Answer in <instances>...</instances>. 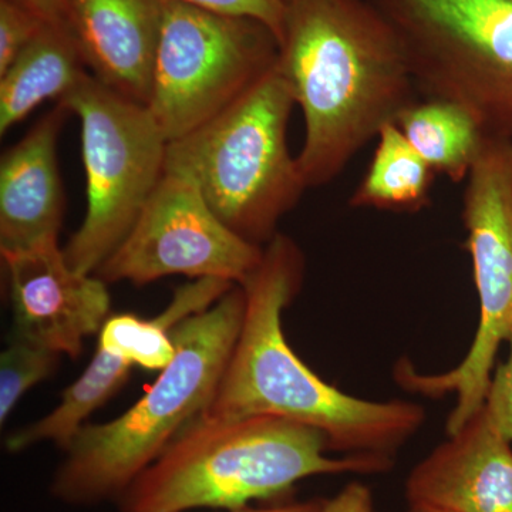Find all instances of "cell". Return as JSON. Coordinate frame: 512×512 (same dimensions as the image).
<instances>
[{
    "label": "cell",
    "instance_id": "19",
    "mask_svg": "<svg viewBox=\"0 0 512 512\" xmlns=\"http://www.w3.org/2000/svg\"><path fill=\"white\" fill-rule=\"evenodd\" d=\"M433 168L414 150L396 123L377 136V146L366 174L352 198L353 208L419 212L430 205Z\"/></svg>",
    "mask_w": 512,
    "mask_h": 512
},
{
    "label": "cell",
    "instance_id": "10",
    "mask_svg": "<svg viewBox=\"0 0 512 512\" xmlns=\"http://www.w3.org/2000/svg\"><path fill=\"white\" fill-rule=\"evenodd\" d=\"M262 256L264 247L245 241L217 217L190 173L165 165L136 224L94 275L107 285L144 286L175 275L242 285Z\"/></svg>",
    "mask_w": 512,
    "mask_h": 512
},
{
    "label": "cell",
    "instance_id": "17",
    "mask_svg": "<svg viewBox=\"0 0 512 512\" xmlns=\"http://www.w3.org/2000/svg\"><path fill=\"white\" fill-rule=\"evenodd\" d=\"M396 124L434 173L453 183L467 180L487 137L470 110L441 99L414 101Z\"/></svg>",
    "mask_w": 512,
    "mask_h": 512
},
{
    "label": "cell",
    "instance_id": "7",
    "mask_svg": "<svg viewBox=\"0 0 512 512\" xmlns=\"http://www.w3.org/2000/svg\"><path fill=\"white\" fill-rule=\"evenodd\" d=\"M82 126L87 210L63 248L74 271L94 275L126 239L165 171L168 140L150 109L89 74L59 101Z\"/></svg>",
    "mask_w": 512,
    "mask_h": 512
},
{
    "label": "cell",
    "instance_id": "2",
    "mask_svg": "<svg viewBox=\"0 0 512 512\" xmlns=\"http://www.w3.org/2000/svg\"><path fill=\"white\" fill-rule=\"evenodd\" d=\"M302 249L278 234L264 247L261 264L242 284L245 313L207 420L279 417L320 431L330 451L393 460L423 426L420 404L370 402L320 379L289 346L282 313L301 291Z\"/></svg>",
    "mask_w": 512,
    "mask_h": 512
},
{
    "label": "cell",
    "instance_id": "21",
    "mask_svg": "<svg viewBox=\"0 0 512 512\" xmlns=\"http://www.w3.org/2000/svg\"><path fill=\"white\" fill-rule=\"evenodd\" d=\"M47 20L15 0H0V74L33 42Z\"/></svg>",
    "mask_w": 512,
    "mask_h": 512
},
{
    "label": "cell",
    "instance_id": "22",
    "mask_svg": "<svg viewBox=\"0 0 512 512\" xmlns=\"http://www.w3.org/2000/svg\"><path fill=\"white\" fill-rule=\"evenodd\" d=\"M220 15L258 20L268 26L281 43L284 29L285 0H177Z\"/></svg>",
    "mask_w": 512,
    "mask_h": 512
},
{
    "label": "cell",
    "instance_id": "12",
    "mask_svg": "<svg viewBox=\"0 0 512 512\" xmlns=\"http://www.w3.org/2000/svg\"><path fill=\"white\" fill-rule=\"evenodd\" d=\"M167 0H66L63 22L97 82L147 106Z\"/></svg>",
    "mask_w": 512,
    "mask_h": 512
},
{
    "label": "cell",
    "instance_id": "6",
    "mask_svg": "<svg viewBox=\"0 0 512 512\" xmlns=\"http://www.w3.org/2000/svg\"><path fill=\"white\" fill-rule=\"evenodd\" d=\"M402 43L417 92L512 140V0H369Z\"/></svg>",
    "mask_w": 512,
    "mask_h": 512
},
{
    "label": "cell",
    "instance_id": "23",
    "mask_svg": "<svg viewBox=\"0 0 512 512\" xmlns=\"http://www.w3.org/2000/svg\"><path fill=\"white\" fill-rule=\"evenodd\" d=\"M508 343L510 355L495 370L484 406L494 426L512 444V335Z\"/></svg>",
    "mask_w": 512,
    "mask_h": 512
},
{
    "label": "cell",
    "instance_id": "15",
    "mask_svg": "<svg viewBox=\"0 0 512 512\" xmlns=\"http://www.w3.org/2000/svg\"><path fill=\"white\" fill-rule=\"evenodd\" d=\"M64 22H49L18 59L0 74V134L47 100L59 103L89 76Z\"/></svg>",
    "mask_w": 512,
    "mask_h": 512
},
{
    "label": "cell",
    "instance_id": "20",
    "mask_svg": "<svg viewBox=\"0 0 512 512\" xmlns=\"http://www.w3.org/2000/svg\"><path fill=\"white\" fill-rule=\"evenodd\" d=\"M60 355L52 350L10 335L0 355V424L8 421L23 396L49 379L59 365Z\"/></svg>",
    "mask_w": 512,
    "mask_h": 512
},
{
    "label": "cell",
    "instance_id": "3",
    "mask_svg": "<svg viewBox=\"0 0 512 512\" xmlns=\"http://www.w3.org/2000/svg\"><path fill=\"white\" fill-rule=\"evenodd\" d=\"M320 431L279 417L207 420L198 416L117 498L120 512L235 511L281 497L323 474H375L393 460L330 457Z\"/></svg>",
    "mask_w": 512,
    "mask_h": 512
},
{
    "label": "cell",
    "instance_id": "9",
    "mask_svg": "<svg viewBox=\"0 0 512 512\" xmlns=\"http://www.w3.org/2000/svg\"><path fill=\"white\" fill-rule=\"evenodd\" d=\"M279 40L255 19L165 2L150 109L168 143L241 99L278 66Z\"/></svg>",
    "mask_w": 512,
    "mask_h": 512
},
{
    "label": "cell",
    "instance_id": "26",
    "mask_svg": "<svg viewBox=\"0 0 512 512\" xmlns=\"http://www.w3.org/2000/svg\"><path fill=\"white\" fill-rule=\"evenodd\" d=\"M323 501L311 500L303 501V503H291L276 505L269 508H242V510L225 511V512H318L322 507Z\"/></svg>",
    "mask_w": 512,
    "mask_h": 512
},
{
    "label": "cell",
    "instance_id": "25",
    "mask_svg": "<svg viewBox=\"0 0 512 512\" xmlns=\"http://www.w3.org/2000/svg\"><path fill=\"white\" fill-rule=\"evenodd\" d=\"M15 2L33 10L47 22H63L66 0H15Z\"/></svg>",
    "mask_w": 512,
    "mask_h": 512
},
{
    "label": "cell",
    "instance_id": "13",
    "mask_svg": "<svg viewBox=\"0 0 512 512\" xmlns=\"http://www.w3.org/2000/svg\"><path fill=\"white\" fill-rule=\"evenodd\" d=\"M409 505L512 512V447L485 406L421 460L406 480Z\"/></svg>",
    "mask_w": 512,
    "mask_h": 512
},
{
    "label": "cell",
    "instance_id": "27",
    "mask_svg": "<svg viewBox=\"0 0 512 512\" xmlns=\"http://www.w3.org/2000/svg\"><path fill=\"white\" fill-rule=\"evenodd\" d=\"M406 512H453L440 510V508L427 507V505H409V510Z\"/></svg>",
    "mask_w": 512,
    "mask_h": 512
},
{
    "label": "cell",
    "instance_id": "18",
    "mask_svg": "<svg viewBox=\"0 0 512 512\" xmlns=\"http://www.w3.org/2000/svg\"><path fill=\"white\" fill-rule=\"evenodd\" d=\"M124 357L113 355L97 346L89 365L67 386L55 409L35 423L13 431L5 441L10 453L29 450L36 444L52 441L66 450L90 414L109 402L130 377L133 369Z\"/></svg>",
    "mask_w": 512,
    "mask_h": 512
},
{
    "label": "cell",
    "instance_id": "4",
    "mask_svg": "<svg viewBox=\"0 0 512 512\" xmlns=\"http://www.w3.org/2000/svg\"><path fill=\"white\" fill-rule=\"evenodd\" d=\"M244 313V289L234 285L211 308L175 326L173 362L127 412L80 429L53 474L52 497L77 507L116 501L207 409L237 343Z\"/></svg>",
    "mask_w": 512,
    "mask_h": 512
},
{
    "label": "cell",
    "instance_id": "5",
    "mask_svg": "<svg viewBox=\"0 0 512 512\" xmlns=\"http://www.w3.org/2000/svg\"><path fill=\"white\" fill-rule=\"evenodd\" d=\"M295 106L276 66L227 110L168 143L165 165L190 173L217 217L258 247L308 190L286 136Z\"/></svg>",
    "mask_w": 512,
    "mask_h": 512
},
{
    "label": "cell",
    "instance_id": "1",
    "mask_svg": "<svg viewBox=\"0 0 512 512\" xmlns=\"http://www.w3.org/2000/svg\"><path fill=\"white\" fill-rule=\"evenodd\" d=\"M278 70L305 120L306 187L335 180L417 92L399 37L369 0H285Z\"/></svg>",
    "mask_w": 512,
    "mask_h": 512
},
{
    "label": "cell",
    "instance_id": "24",
    "mask_svg": "<svg viewBox=\"0 0 512 512\" xmlns=\"http://www.w3.org/2000/svg\"><path fill=\"white\" fill-rule=\"evenodd\" d=\"M318 512H376L372 491L362 483H350L335 497L323 501Z\"/></svg>",
    "mask_w": 512,
    "mask_h": 512
},
{
    "label": "cell",
    "instance_id": "14",
    "mask_svg": "<svg viewBox=\"0 0 512 512\" xmlns=\"http://www.w3.org/2000/svg\"><path fill=\"white\" fill-rule=\"evenodd\" d=\"M69 113L57 103L0 160V255L59 241L66 201L57 137Z\"/></svg>",
    "mask_w": 512,
    "mask_h": 512
},
{
    "label": "cell",
    "instance_id": "11",
    "mask_svg": "<svg viewBox=\"0 0 512 512\" xmlns=\"http://www.w3.org/2000/svg\"><path fill=\"white\" fill-rule=\"evenodd\" d=\"M13 309L12 335L74 360L110 316L107 284L74 271L59 241L2 255Z\"/></svg>",
    "mask_w": 512,
    "mask_h": 512
},
{
    "label": "cell",
    "instance_id": "8",
    "mask_svg": "<svg viewBox=\"0 0 512 512\" xmlns=\"http://www.w3.org/2000/svg\"><path fill=\"white\" fill-rule=\"evenodd\" d=\"M461 220L480 299L473 345L463 362L443 375H419L410 365L396 370L397 380L410 392L431 397L457 394L447 434L456 433L483 409L495 357L512 335V140L485 137L466 180Z\"/></svg>",
    "mask_w": 512,
    "mask_h": 512
},
{
    "label": "cell",
    "instance_id": "16",
    "mask_svg": "<svg viewBox=\"0 0 512 512\" xmlns=\"http://www.w3.org/2000/svg\"><path fill=\"white\" fill-rule=\"evenodd\" d=\"M232 286L222 279H194L175 289L167 308L154 318H138L134 313L110 315L99 332L97 346L124 357L133 366L161 372L175 356L171 330L211 308Z\"/></svg>",
    "mask_w": 512,
    "mask_h": 512
}]
</instances>
